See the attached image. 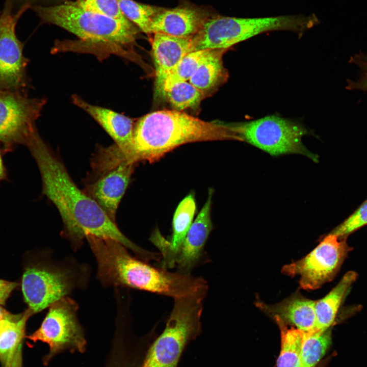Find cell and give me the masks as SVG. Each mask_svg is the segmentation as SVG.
<instances>
[{"label":"cell","instance_id":"obj_35","mask_svg":"<svg viewBox=\"0 0 367 367\" xmlns=\"http://www.w3.org/2000/svg\"><path fill=\"white\" fill-rule=\"evenodd\" d=\"M0 14H1V12H0Z\"/></svg>","mask_w":367,"mask_h":367},{"label":"cell","instance_id":"obj_26","mask_svg":"<svg viewBox=\"0 0 367 367\" xmlns=\"http://www.w3.org/2000/svg\"><path fill=\"white\" fill-rule=\"evenodd\" d=\"M211 50H196L184 56L169 72L165 84V92L178 83L189 81Z\"/></svg>","mask_w":367,"mask_h":367},{"label":"cell","instance_id":"obj_16","mask_svg":"<svg viewBox=\"0 0 367 367\" xmlns=\"http://www.w3.org/2000/svg\"><path fill=\"white\" fill-rule=\"evenodd\" d=\"M153 34L151 50L155 67L154 94L156 97H165V84L169 72L184 56L194 51L192 37Z\"/></svg>","mask_w":367,"mask_h":367},{"label":"cell","instance_id":"obj_4","mask_svg":"<svg viewBox=\"0 0 367 367\" xmlns=\"http://www.w3.org/2000/svg\"><path fill=\"white\" fill-rule=\"evenodd\" d=\"M226 140L239 141L224 122L205 121L176 110L157 111L134 124L127 160L152 163L185 144Z\"/></svg>","mask_w":367,"mask_h":367},{"label":"cell","instance_id":"obj_20","mask_svg":"<svg viewBox=\"0 0 367 367\" xmlns=\"http://www.w3.org/2000/svg\"><path fill=\"white\" fill-rule=\"evenodd\" d=\"M196 209L194 194L191 192L180 202L175 211L170 240L166 239L156 228L150 235V241L158 249H176L183 242L193 223Z\"/></svg>","mask_w":367,"mask_h":367},{"label":"cell","instance_id":"obj_9","mask_svg":"<svg viewBox=\"0 0 367 367\" xmlns=\"http://www.w3.org/2000/svg\"><path fill=\"white\" fill-rule=\"evenodd\" d=\"M48 308L40 327L27 336L34 343L40 341L48 345L49 353L45 356L44 363L65 349L84 352L86 340L77 318V302L67 296Z\"/></svg>","mask_w":367,"mask_h":367},{"label":"cell","instance_id":"obj_18","mask_svg":"<svg viewBox=\"0 0 367 367\" xmlns=\"http://www.w3.org/2000/svg\"><path fill=\"white\" fill-rule=\"evenodd\" d=\"M315 303L316 301L297 293L274 304L257 301L256 305L266 314L278 316L286 324L309 332L314 329L316 325Z\"/></svg>","mask_w":367,"mask_h":367},{"label":"cell","instance_id":"obj_27","mask_svg":"<svg viewBox=\"0 0 367 367\" xmlns=\"http://www.w3.org/2000/svg\"><path fill=\"white\" fill-rule=\"evenodd\" d=\"M204 96L189 81L178 83L165 92V98L178 111L198 107Z\"/></svg>","mask_w":367,"mask_h":367},{"label":"cell","instance_id":"obj_10","mask_svg":"<svg viewBox=\"0 0 367 367\" xmlns=\"http://www.w3.org/2000/svg\"><path fill=\"white\" fill-rule=\"evenodd\" d=\"M46 102L44 98L0 89V144L5 153L27 146L38 133L36 121Z\"/></svg>","mask_w":367,"mask_h":367},{"label":"cell","instance_id":"obj_19","mask_svg":"<svg viewBox=\"0 0 367 367\" xmlns=\"http://www.w3.org/2000/svg\"><path fill=\"white\" fill-rule=\"evenodd\" d=\"M28 308L12 319L0 320V363L2 367H22V349L28 319Z\"/></svg>","mask_w":367,"mask_h":367},{"label":"cell","instance_id":"obj_25","mask_svg":"<svg viewBox=\"0 0 367 367\" xmlns=\"http://www.w3.org/2000/svg\"><path fill=\"white\" fill-rule=\"evenodd\" d=\"M124 15L144 33H150L152 21L164 8L138 3L134 0H117Z\"/></svg>","mask_w":367,"mask_h":367},{"label":"cell","instance_id":"obj_5","mask_svg":"<svg viewBox=\"0 0 367 367\" xmlns=\"http://www.w3.org/2000/svg\"><path fill=\"white\" fill-rule=\"evenodd\" d=\"M90 266L69 256L57 260L49 250L42 252L25 268L21 289L28 309L33 314L67 297L75 290H85Z\"/></svg>","mask_w":367,"mask_h":367},{"label":"cell","instance_id":"obj_33","mask_svg":"<svg viewBox=\"0 0 367 367\" xmlns=\"http://www.w3.org/2000/svg\"><path fill=\"white\" fill-rule=\"evenodd\" d=\"M16 316V314H12L2 307L0 306V320L5 319H12L14 318Z\"/></svg>","mask_w":367,"mask_h":367},{"label":"cell","instance_id":"obj_2","mask_svg":"<svg viewBox=\"0 0 367 367\" xmlns=\"http://www.w3.org/2000/svg\"><path fill=\"white\" fill-rule=\"evenodd\" d=\"M90 247L97 263L96 277L105 287L132 288L173 299L207 294L208 285L203 278L152 266L132 256L116 240L96 238Z\"/></svg>","mask_w":367,"mask_h":367},{"label":"cell","instance_id":"obj_28","mask_svg":"<svg viewBox=\"0 0 367 367\" xmlns=\"http://www.w3.org/2000/svg\"><path fill=\"white\" fill-rule=\"evenodd\" d=\"M76 2L85 10L117 20H129L123 14L117 0H76Z\"/></svg>","mask_w":367,"mask_h":367},{"label":"cell","instance_id":"obj_21","mask_svg":"<svg viewBox=\"0 0 367 367\" xmlns=\"http://www.w3.org/2000/svg\"><path fill=\"white\" fill-rule=\"evenodd\" d=\"M357 277L354 271L348 272L325 297L316 301V325L313 331H324L330 328L343 299Z\"/></svg>","mask_w":367,"mask_h":367},{"label":"cell","instance_id":"obj_29","mask_svg":"<svg viewBox=\"0 0 367 367\" xmlns=\"http://www.w3.org/2000/svg\"><path fill=\"white\" fill-rule=\"evenodd\" d=\"M366 224H367V199L331 233L339 239H343Z\"/></svg>","mask_w":367,"mask_h":367},{"label":"cell","instance_id":"obj_24","mask_svg":"<svg viewBox=\"0 0 367 367\" xmlns=\"http://www.w3.org/2000/svg\"><path fill=\"white\" fill-rule=\"evenodd\" d=\"M331 344L330 328L324 331L304 332L300 352L301 367H314Z\"/></svg>","mask_w":367,"mask_h":367},{"label":"cell","instance_id":"obj_7","mask_svg":"<svg viewBox=\"0 0 367 367\" xmlns=\"http://www.w3.org/2000/svg\"><path fill=\"white\" fill-rule=\"evenodd\" d=\"M201 296L174 299L163 332L151 343L140 367H177L185 347L201 332Z\"/></svg>","mask_w":367,"mask_h":367},{"label":"cell","instance_id":"obj_3","mask_svg":"<svg viewBox=\"0 0 367 367\" xmlns=\"http://www.w3.org/2000/svg\"><path fill=\"white\" fill-rule=\"evenodd\" d=\"M33 8L45 22L63 28L80 39L77 41L57 42L53 53H89L101 60L116 55L138 62V56L131 48L138 30L129 20H117L85 10L76 1Z\"/></svg>","mask_w":367,"mask_h":367},{"label":"cell","instance_id":"obj_14","mask_svg":"<svg viewBox=\"0 0 367 367\" xmlns=\"http://www.w3.org/2000/svg\"><path fill=\"white\" fill-rule=\"evenodd\" d=\"M135 164L123 161L111 167L92 169L87 180L84 191L114 222Z\"/></svg>","mask_w":367,"mask_h":367},{"label":"cell","instance_id":"obj_6","mask_svg":"<svg viewBox=\"0 0 367 367\" xmlns=\"http://www.w3.org/2000/svg\"><path fill=\"white\" fill-rule=\"evenodd\" d=\"M319 23L313 14L267 17L213 16L192 37L194 50L225 49L258 34L287 31L302 34Z\"/></svg>","mask_w":367,"mask_h":367},{"label":"cell","instance_id":"obj_12","mask_svg":"<svg viewBox=\"0 0 367 367\" xmlns=\"http://www.w3.org/2000/svg\"><path fill=\"white\" fill-rule=\"evenodd\" d=\"M14 0H5L0 14V89L24 93L28 85L26 67L28 60L23 55V45L18 39L16 24L30 5L21 6L13 13Z\"/></svg>","mask_w":367,"mask_h":367},{"label":"cell","instance_id":"obj_13","mask_svg":"<svg viewBox=\"0 0 367 367\" xmlns=\"http://www.w3.org/2000/svg\"><path fill=\"white\" fill-rule=\"evenodd\" d=\"M213 194V189L210 188L206 201L179 247L174 250L158 249L162 257L161 268L167 270L176 268V271L191 274L194 268L208 262L204 247L213 229L211 210Z\"/></svg>","mask_w":367,"mask_h":367},{"label":"cell","instance_id":"obj_11","mask_svg":"<svg viewBox=\"0 0 367 367\" xmlns=\"http://www.w3.org/2000/svg\"><path fill=\"white\" fill-rule=\"evenodd\" d=\"M330 233L304 257L284 266L282 273L298 275L300 287L306 290L319 288L337 274L351 248L345 239L339 240Z\"/></svg>","mask_w":367,"mask_h":367},{"label":"cell","instance_id":"obj_23","mask_svg":"<svg viewBox=\"0 0 367 367\" xmlns=\"http://www.w3.org/2000/svg\"><path fill=\"white\" fill-rule=\"evenodd\" d=\"M273 318L279 328L281 336L277 367H301L300 352L304 332L295 327L289 328L278 316Z\"/></svg>","mask_w":367,"mask_h":367},{"label":"cell","instance_id":"obj_32","mask_svg":"<svg viewBox=\"0 0 367 367\" xmlns=\"http://www.w3.org/2000/svg\"><path fill=\"white\" fill-rule=\"evenodd\" d=\"M5 154L2 145L0 144V182L4 180H7L8 174L7 168L3 160V155Z\"/></svg>","mask_w":367,"mask_h":367},{"label":"cell","instance_id":"obj_31","mask_svg":"<svg viewBox=\"0 0 367 367\" xmlns=\"http://www.w3.org/2000/svg\"><path fill=\"white\" fill-rule=\"evenodd\" d=\"M15 282L0 279V305H4L11 293L18 286Z\"/></svg>","mask_w":367,"mask_h":367},{"label":"cell","instance_id":"obj_34","mask_svg":"<svg viewBox=\"0 0 367 367\" xmlns=\"http://www.w3.org/2000/svg\"><path fill=\"white\" fill-rule=\"evenodd\" d=\"M38 1H41V0H17L18 3H19V4L21 3L22 4V5H25V4L30 5L31 3L37 2Z\"/></svg>","mask_w":367,"mask_h":367},{"label":"cell","instance_id":"obj_30","mask_svg":"<svg viewBox=\"0 0 367 367\" xmlns=\"http://www.w3.org/2000/svg\"><path fill=\"white\" fill-rule=\"evenodd\" d=\"M349 62L358 67L359 75L355 80H347V89L367 92V54L361 52L354 54Z\"/></svg>","mask_w":367,"mask_h":367},{"label":"cell","instance_id":"obj_22","mask_svg":"<svg viewBox=\"0 0 367 367\" xmlns=\"http://www.w3.org/2000/svg\"><path fill=\"white\" fill-rule=\"evenodd\" d=\"M225 49H212L189 82L204 95L216 89L228 77L223 64Z\"/></svg>","mask_w":367,"mask_h":367},{"label":"cell","instance_id":"obj_17","mask_svg":"<svg viewBox=\"0 0 367 367\" xmlns=\"http://www.w3.org/2000/svg\"><path fill=\"white\" fill-rule=\"evenodd\" d=\"M71 100L102 127L127 161L133 142L135 124L133 120L112 110L89 103L77 95H72Z\"/></svg>","mask_w":367,"mask_h":367},{"label":"cell","instance_id":"obj_8","mask_svg":"<svg viewBox=\"0 0 367 367\" xmlns=\"http://www.w3.org/2000/svg\"><path fill=\"white\" fill-rule=\"evenodd\" d=\"M238 137L272 155L299 153L316 160L302 142L307 133L300 124L277 116L241 123H224Z\"/></svg>","mask_w":367,"mask_h":367},{"label":"cell","instance_id":"obj_1","mask_svg":"<svg viewBox=\"0 0 367 367\" xmlns=\"http://www.w3.org/2000/svg\"><path fill=\"white\" fill-rule=\"evenodd\" d=\"M37 165L42 180V192L56 206L63 223L61 235L76 251L87 235L116 240L144 261L149 260L151 252L128 239L84 191L73 181L62 161L39 135L27 146Z\"/></svg>","mask_w":367,"mask_h":367},{"label":"cell","instance_id":"obj_15","mask_svg":"<svg viewBox=\"0 0 367 367\" xmlns=\"http://www.w3.org/2000/svg\"><path fill=\"white\" fill-rule=\"evenodd\" d=\"M212 16L207 9L189 3H183L174 8H164L153 19L150 33H160L181 38L192 37Z\"/></svg>","mask_w":367,"mask_h":367}]
</instances>
